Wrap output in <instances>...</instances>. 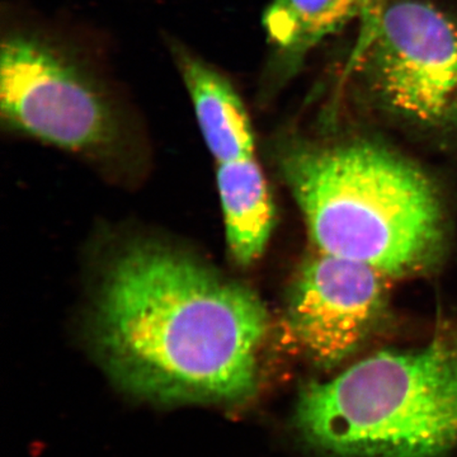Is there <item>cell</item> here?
Listing matches in <instances>:
<instances>
[{"label": "cell", "instance_id": "obj_1", "mask_svg": "<svg viewBox=\"0 0 457 457\" xmlns=\"http://www.w3.org/2000/svg\"><path fill=\"white\" fill-rule=\"evenodd\" d=\"M90 326L102 362L131 392L233 403L254 393L269 314L246 286L191 255L140 243L107 267Z\"/></svg>", "mask_w": 457, "mask_h": 457}, {"label": "cell", "instance_id": "obj_2", "mask_svg": "<svg viewBox=\"0 0 457 457\" xmlns=\"http://www.w3.org/2000/svg\"><path fill=\"white\" fill-rule=\"evenodd\" d=\"M279 164L321 253L385 276L423 269L440 253L444 212L435 186L386 147L293 141Z\"/></svg>", "mask_w": 457, "mask_h": 457}, {"label": "cell", "instance_id": "obj_3", "mask_svg": "<svg viewBox=\"0 0 457 457\" xmlns=\"http://www.w3.org/2000/svg\"><path fill=\"white\" fill-rule=\"evenodd\" d=\"M297 426L341 457H438L457 447V317L417 350L385 351L300 394Z\"/></svg>", "mask_w": 457, "mask_h": 457}, {"label": "cell", "instance_id": "obj_4", "mask_svg": "<svg viewBox=\"0 0 457 457\" xmlns=\"http://www.w3.org/2000/svg\"><path fill=\"white\" fill-rule=\"evenodd\" d=\"M88 53L40 26L11 25L0 46V112L11 130L80 153L113 149L125 114Z\"/></svg>", "mask_w": 457, "mask_h": 457}, {"label": "cell", "instance_id": "obj_5", "mask_svg": "<svg viewBox=\"0 0 457 457\" xmlns=\"http://www.w3.org/2000/svg\"><path fill=\"white\" fill-rule=\"evenodd\" d=\"M347 73L378 107L427 130L457 129V12L393 0Z\"/></svg>", "mask_w": 457, "mask_h": 457}, {"label": "cell", "instance_id": "obj_6", "mask_svg": "<svg viewBox=\"0 0 457 457\" xmlns=\"http://www.w3.org/2000/svg\"><path fill=\"white\" fill-rule=\"evenodd\" d=\"M383 273L327 253L303 264L288 300V328L324 368L342 362L371 336L386 308Z\"/></svg>", "mask_w": 457, "mask_h": 457}, {"label": "cell", "instance_id": "obj_7", "mask_svg": "<svg viewBox=\"0 0 457 457\" xmlns=\"http://www.w3.org/2000/svg\"><path fill=\"white\" fill-rule=\"evenodd\" d=\"M168 45L204 143L218 164L254 156L251 119L233 82L182 42L171 38Z\"/></svg>", "mask_w": 457, "mask_h": 457}, {"label": "cell", "instance_id": "obj_8", "mask_svg": "<svg viewBox=\"0 0 457 457\" xmlns=\"http://www.w3.org/2000/svg\"><path fill=\"white\" fill-rule=\"evenodd\" d=\"M357 18L359 0H272L263 17L270 46L263 82L284 86L315 47Z\"/></svg>", "mask_w": 457, "mask_h": 457}, {"label": "cell", "instance_id": "obj_9", "mask_svg": "<svg viewBox=\"0 0 457 457\" xmlns=\"http://www.w3.org/2000/svg\"><path fill=\"white\" fill-rule=\"evenodd\" d=\"M216 179L228 251L249 266L263 253L275 219L266 179L254 156L218 164Z\"/></svg>", "mask_w": 457, "mask_h": 457}, {"label": "cell", "instance_id": "obj_10", "mask_svg": "<svg viewBox=\"0 0 457 457\" xmlns=\"http://www.w3.org/2000/svg\"><path fill=\"white\" fill-rule=\"evenodd\" d=\"M390 2L393 0H359V18H357L360 22L359 37L352 54L357 53L368 41L370 35L374 31L378 17Z\"/></svg>", "mask_w": 457, "mask_h": 457}]
</instances>
